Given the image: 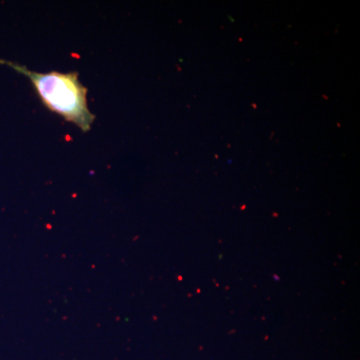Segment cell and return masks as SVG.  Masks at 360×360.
<instances>
[{
	"label": "cell",
	"instance_id": "cell-1",
	"mask_svg": "<svg viewBox=\"0 0 360 360\" xmlns=\"http://www.w3.org/2000/svg\"><path fill=\"white\" fill-rule=\"evenodd\" d=\"M14 70L25 75L49 110L63 116L68 122L75 123L82 132H89L96 115L90 111L87 103V89L78 79L77 72H35L26 66L0 60Z\"/></svg>",
	"mask_w": 360,
	"mask_h": 360
}]
</instances>
